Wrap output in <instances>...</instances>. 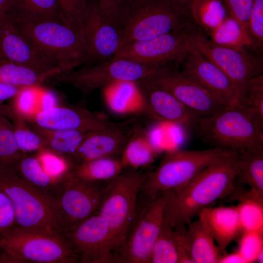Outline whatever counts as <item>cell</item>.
Wrapping results in <instances>:
<instances>
[{
    "mask_svg": "<svg viewBox=\"0 0 263 263\" xmlns=\"http://www.w3.org/2000/svg\"><path fill=\"white\" fill-rule=\"evenodd\" d=\"M236 152L212 162L181 188L169 192L164 224L172 228L186 227L204 208L226 199L236 186Z\"/></svg>",
    "mask_w": 263,
    "mask_h": 263,
    "instance_id": "obj_1",
    "label": "cell"
},
{
    "mask_svg": "<svg viewBox=\"0 0 263 263\" xmlns=\"http://www.w3.org/2000/svg\"><path fill=\"white\" fill-rule=\"evenodd\" d=\"M8 15L38 54L60 72L87 63L79 28L62 19H29Z\"/></svg>",
    "mask_w": 263,
    "mask_h": 263,
    "instance_id": "obj_2",
    "label": "cell"
},
{
    "mask_svg": "<svg viewBox=\"0 0 263 263\" xmlns=\"http://www.w3.org/2000/svg\"><path fill=\"white\" fill-rule=\"evenodd\" d=\"M118 2L116 22L121 34L120 46L170 32H187L195 28L192 22L195 19L192 14L178 11L161 0Z\"/></svg>",
    "mask_w": 263,
    "mask_h": 263,
    "instance_id": "obj_3",
    "label": "cell"
},
{
    "mask_svg": "<svg viewBox=\"0 0 263 263\" xmlns=\"http://www.w3.org/2000/svg\"><path fill=\"white\" fill-rule=\"evenodd\" d=\"M0 190L12 204L17 226L63 235L64 226L56 197L34 187L16 171L2 169H0Z\"/></svg>",
    "mask_w": 263,
    "mask_h": 263,
    "instance_id": "obj_4",
    "label": "cell"
},
{
    "mask_svg": "<svg viewBox=\"0 0 263 263\" xmlns=\"http://www.w3.org/2000/svg\"><path fill=\"white\" fill-rule=\"evenodd\" d=\"M201 140L212 147L236 152L263 148V127L240 107L226 105L199 119Z\"/></svg>",
    "mask_w": 263,
    "mask_h": 263,
    "instance_id": "obj_5",
    "label": "cell"
},
{
    "mask_svg": "<svg viewBox=\"0 0 263 263\" xmlns=\"http://www.w3.org/2000/svg\"><path fill=\"white\" fill-rule=\"evenodd\" d=\"M232 152L217 147L203 150H171L165 155L155 170L148 172L139 196L151 197L178 189L212 162Z\"/></svg>",
    "mask_w": 263,
    "mask_h": 263,
    "instance_id": "obj_6",
    "label": "cell"
},
{
    "mask_svg": "<svg viewBox=\"0 0 263 263\" xmlns=\"http://www.w3.org/2000/svg\"><path fill=\"white\" fill-rule=\"evenodd\" d=\"M0 263H75L78 259L63 235L16 225L0 237Z\"/></svg>",
    "mask_w": 263,
    "mask_h": 263,
    "instance_id": "obj_7",
    "label": "cell"
},
{
    "mask_svg": "<svg viewBox=\"0 0 263 263\" xmlns=\"http://www.w3.org/2000/svg\"><path fill=\"white\" fill-rule=\"evenodd\" d=\"M147 173L135 169H123L118 175L108 182L98 211L108 225L122 252Z\"/></svg>",
    "mask_w": 263,
    "mask_h": 263,
    "instance_id": "obj_8",
    "label": "cell"
},
{
    "mask_svg": "<svg viewBox=\"0 0 263 263\" xmlns=\"http://www.w3.org/2000/svg\"><path fill=\"white\" fill-rule=\"evenodd\" d=\"M162 68L124 58H113L95 65L59 72L49 79L58 84L71 85L85 96L95 90L117 82L140 81Z\"/></svg>",
    "mask_w": 263,
    "mask_h": 263,
    "instance_id": "obj_9",
    "label": "cell"
},
{
    "mask_svg": "<svg viewBox=\"0 0 263 263\" xmlns=\"http://www.w3.org/2000/svg\"><path fill=\"white\" fill-rule=\"evenodd\" d=\"M63 235L77 256L78 263H123L122 249L108 225L98 212L64 228Z\"/></svg>",
    "mask_w": 263,
    "mask_h": 263,
    "instance_id": "obj_10",
    "label": "cell"
},
{
    "mask_svg": "<svg viewBox=\"0 0 263 263\" xmlns=\"http://www.w3.org/2000/svg\"><path fill=\"white\" fill-rule=\"evenodd\" d=\"M169 192L151 197L139 196L137 211L126 238L123 263H150L152 248L163 224Z\"/></svg>",
    "mask_w": 263,
    "mask_h": 263,
    "instance_id": "obj_11",
    "label": "cell"
},
{
    "mask_svg": "<svg viewBox=\"0 0 263 263\" xmlns=\"http://www.w3.org/2000/svg\"><path fill=\"white\" fill-rule=\"evenodd\" d=\"M189 43L221 69L240 88L247 80L262 74L261 62L238 47L208 39L196 30L186 32Z\"/></svg>",
    "mask_w": 263,
    "mask_h": 263,
    "instance_id": "obj_12",
    "label": "cell"
},
{
    "mask_svg": "<svg viewBox=\"0 0 263 263\" xmlns=\"http://www.w3.org/2000/svg\"><path fill=\"white\" fill-rule=\"evenodd\" d=\"M139 81L167 91L200 117L211 115L227 105L180 71L168 65Z\"/></svg>",
    "mask_w": 263,
    "mask_h": 263,
    "instance_id": "obj_13",
    "label": "cell"
},
{
    "mask_svg": "<svg viewBox=\"0 0 263 263\" xmlns=\"http://www.w3.org/2000/svg\"><path fill=\"white\" fill-rule=\"evenodd\" d=\"M107 183L84 181L70 171L60 184L56 196L64 229L98 212Z\"/></svg>",
    "mask_w": 263,
    "mask_h": 263,
    "instance_id": "obj_14",
    "label": "cell"
},
{
    "mask_svg": "<svg viewBox=\"0 0 263 263\" xmlns=\"http://www.w3.org/2000/svg\"><path fill=\"white\" fill-rule=\"evenodd\" d=\"M87 63L112 59L121 45V34L116 21L96 0H89L81 26Z\"/></svg>",
    "mask_w": 263,
    "mask_h": 263,
    "instance_id": "obj_15",
    "label": "cell"
},
{
    "mask_svg": "<svg viewBox=\"0 0 263 263\" xmlns=\"http://www.w3.org/2000/svg\"><path fill=\"white\" fill-rule=\"evenodd\" d=\"M189 46L185 31L170 32L150 39L125 44L113 58L163 67L174 61L179 63Z\"/></svg>",
    "mask_w": 263,
    "mask_h": 263,
    "instance_id": "obj_16",
    "label": "cell"
},
{
    "mask_svg": "<svg viewBox=\"0 0 263 263\" xmlns=\"http://www.w3.org/2000/svg\"><path fill=\"white\" fill-rule=\"evenodd\" d=\"M184 75L205 88L227 105L237 106L239 89L218 66L189 43L180 60Z\"/></svg>",
    "mask_w": 263,
    "mask_h": 263,
    "instance_id": "obj_17",
    "label": "cell"
},
{
    "mask_svg": "<svg viewBox=\"0 0 263 263\" xmlns=\"http://www.w3.org/2000/svg\"><path fill=\"white\" fill-rule=\"evenodd\" d=\"M136 121V118H132L91 132L67 158L75 165L102 157L120 158L133 133Z\"/></svg>",
    "mask_w": 263,
    "mask_h": 263,
    "instance_id": "obj_18",
    "label": "cell"
},
{
    "mask_svg": "<svg viewBox=\"0 0 263 263\" xmlns=\"http://www.w3.org/2000/svg\"><path fill=\"white\" fill-rule=\"evenodd\" d=\"M28 122L52 130H74L86 132H96L115 122L104 115L77 106H60L40 111Z\"/></svg>",
    "mask_w": 263,
    "mask_h": 263,
    "instance_id": "obj_19",
    "label": "cell"
},
{
    "mask_svg": "<svg viewBox=\"0 0 263 263\" xmlns=\"http://www.w3.org/2000/svg\"><path fill=\"white\" fill-rule=\"evenodd\" d=\"M142 98L143 112L156 121L197 130L200 117L167 91L141 81L135 82Z\"/></svg>",
    "mask_w": 263,
    "mask_h": 263,
    "instance_id": "obj_20",
    "label": "cell"
},
{
    "mask_svg": "<svg viewBox=\"0 0 263 263\" xmlns=\"http://www.w3.org/2000/svg\"><path fill=\"white\" fill-rule=\"evenodd\" d=\"M0 59L32 67L54 75L60 72L36 52L5 12L0 15Z\"/></svg>",
    "mask_w": 263,
    "mask_h": 263,
    "instance_id": "obj_21",
    "label": "cell"
},
{
    "mask_svg": "<svg viewBox=\"0 0 263 263\" xmlns=\"http://www.w3.org/2000/svg\"><path fill=\"white\" fill-rule=\"evenodd\" d=\"M197 217L212 236L222 255L244 231L237 206H210L202 210Z\"/></svg>",
    "mask_w": 263,
    "mask_h": 263,
    "instance_id": "obj_22",
    "label": "cell"
},
{
    "mask_svg": "<svg viewBox=\"0 0 263 263\" xmlns=\"http://www.w3.org/2000/svg\"><path fill=\"white\" fill-rule=\"evenodd\" d=\"M180 228L184 245L194 263H218L222 256L212 236L198 218Z\"/></svg>",
    "mask_w": 263,
    "mask_h": 263,
    "instance_id": "obj_23",
    "label": "cell"
},
{
    "mask_svg": "<svg viewBox=\"0 0 263 263\" xmlns=\"http://www.w3.org/2000/svg\"><path fill=\"white\" fill-rule=\"evenodd\" d=\"M235 165L236 185L263 195V148L238 151Z\"/></svg>",
    "mask_w": 263,
    "mask_h": 263,
    "instance_id": "obj_24",
    "label": "cell"
},
{
    "mask_svg": "<svg viewBox=\"0 0 263 263\" xmlns=\"http://www.w3.org/2000/svg\"><path fill=\"white\" fill-rule=\"evenodd\" d=\"M103 89L104 99L112 112L119 114L143 112L142 98L135 82H119Z\"/></svg>",
    "mask_w": 263,
    "mask_h": 263,
    "instance_id": "obj_25",
    "label": "cell"
},
{
    "mask_svg": "<svg viewBox=\"0 0 263 263\" xmlns=\"http://www.w3.org/2000/svg\"><path fill=\"white\" fill-rule=\"evenodd\" d=\"M188 257L180 232L163 223L152 248L150 263H180Z\"/></svg>",
    "mask_w": 263,
    "mask_h": 263,
    "instance_id": "obj_26",
    "label": "cell"
},
{
    "mask_svg": "<svg viewBox=\"0 0 263 263\" xmlns=\"http://www.w3.org/2000/svg\"><path fill=\"white\" fill-rule=\"evenodd\" d=\"M157 154V151L147 133L135 126L120 159L123 169H138L152 164Z\"/></svg>",
    "mask_w": 263,
    "mask_h": 263,
    "instance_id": "obj_27",
    "label": "cell"
},
{
    "mask_svg": "<svg viewBox=\"0 0 263 263\" xmlns=\"http://www.w3.org/2000/svg\"><path fill=\"white\" fill-rule=\"evenodd\" d=\"M123 169L120 158L106 157L73 165L71 173L84 181L107 182L116 177Z\"/></svg>",
    "mask_w": 263,
    "mask_h": 263,
    "instance_id": "obj_28",
    "label": "cell"
},
{
    "mask_svg": "<svg viewBox=\"0 0 263 263\" xmlns=\"http://www.w3.org/2000/svg\"><path fill=\"white\" fill-rule=\"evenodd\" d=\"M33 130L42 139L45 149L68 157L91 132L78 131L52 130L30 124Z\"/></svg>",
    "mask_w": 263,
    "mask_h": 263,
    "instance_id": "obj_29",
    "label": "cell"
},
{
    "mask_svg": "<svg viewBox=\"0 0 263 263\" xmlns=\"http://www.w3.org/2000/svg\"><path fill=\"white\" fill-rule=\"evenodd\" d=\"M54 74L43 73L32 67L0 59V83L17 88L40 86Z\"/></svg>",
    "mask_w": 263,
    "mask_h": 263,
    "instance_id": "obj_30",
    "label": "cell"
},
{
    "mask_svg": "<svg viewBox=\"0 0 263 263\" xmlns=\"http://www.w3.org/2000/svg\"><path fill=\"white\" fill-rule=\"evenodd\" d=\"M5 12L29 19H56L66 21L58 0H12Z\"/></svg>",
    "mask_w": 263,
    "mask_h": 263,
    "instance_id": "obj_31",
    "label": "cell"
},
{
    "mask_svg": "<svg viewBox=\"0 0 263 263\" xmlns=\"http://www.w3.org/2000/svg\"><path fill=\"white\" fill-rule=\"evenodd\" d=\"M16 172L34 187L56 198L60 183L44 171L36 155L24 154L17 165Z\"/></svg>",
    "mask_w": 263,
    "mask_h": 263,
    "instance_id": "obj_32",
    "label": "cell"
},
{
    "mask_svg": "<svg viewBox=\"0 0 263 263\" xmlns=\"http://www.w3.org/2000/svg\"><path fill=\"white\" fill-rule=\"evenodd\" d=\"M238 107L263 127V75L245 82L239 89Z\"/></svg>",
    "mask_w": 263,
    "mask_h": 263,
    "instance_id": "obj_33",
    "label": "cell"
},
{
    "mask_svg": "<svg viewBox=\"0 0 263 263\" xmlns=\"http://www.w3.org/2000/svg\"><path fill=\"white\" fill-rule=\"evenodd\" d=\"M24 154L16 143L12 123L0 106V169L16 171Z\"/></svg>",
    "mask_w": 263,
    "mask_h": 263,
    "instance_id": "obj_34",
    "label": "cell"
},
{
    "mask_svg": "<svg viewBox=\"0 0 263 263\" xmlns=\"http://www.w3.org/2000/svg\"><path fill=\"white\" fill-rule=\"evenodd\" d=\"M2 109L11 120L15 140L22 152L36 151L43 149L45 146L40 135L30 127L29 123L17 113L10 106H1Z\"/></svg>",
    "mask_w": 263,
    "mask_h": 263,
    "instance_id": "obj_35",
    "label": "cell"
},
{
    "mask_svg": "<svg viewBox=\"0 0 263 263\" xmlns=\"http://www.w3.org/2000/svg\"><path fill=\"white\" fill-rule=\"evenodd\" d=\"M237 207L244 231L263 233V200L246 198Z\"/></svg>",
    "mask_w": 263,
    "mask_h": 263,
    "instance_id": "obj_36",
    "label": "cell"
},
{
    "mask_svg": "<svg viewBox=\"0 0 263 263\" xmlns=\"http://www.w3.org/2000/svg\"><path fill=\"white\" fill-rule=\"evenodd\" d=\"M36 156L44 171L58 183L63 181L73 167L67 157L46 149L38 151Z\"/></svg>",
    "mask_w": 263,
    "mask_h": 263,
    "instance_id": "obj_37",
    "label": "cell"
},
{
    "mask_svg": "<svg viewBox=\"0 0 263 263\" xmlns=\"http://www.w3.org/2000/svg\"><path fill=\"white\" fill-rule=\"evenodd\" d=\"M40 86L20 89L13 100L11 107L26 121L38 111Z\"/></svg>",
    "mask_w": 263,
    "mask_h": 263,
    "instance_id": "obj_38",
    "label": "cell"
},
{
    "mask_svg": "<svg viewBox=\"0 0 263 263\" xmlns=\"http://www.w3.org/2000/svg\"><path fill=\"white\" fill-rule=\"evenodd\" d=\"M246 35L260 51L263 48V0H254L249 17Z\"/></svg>",
    "mask_w": 263,
    "mask_h": 263,
    "instance_id": "obj_39",
    "label": "cell"
},
{
    "mask_svg": "<svg viewBox=\"0 0 263 263\" xmlns=\"http://www.w3.org/2000/svg\"><path fill=\"white\" fill-rule=\"evenodd\" d=\"M263 233L257 231H244L239 238L237 250L244 256L247 263L255 262L263 250Z\"/></svg>",
    "mask_w": 263,
    "mask_h": 263,
    "instance_id": "obj_40",
    "label": "cell"
},
{
    "mask_svg": "<svg viewBox=\"0 0 263 263\" xmlns=\"http://www.w3.org/2000/svg\"><path fill=\"white\" fill-rule=\"evenodd\" d=\"M229 14L241 31L246 34L254 0H222Z\"/></svg>",
    "mask_w": 263,
    "mask_h": 263,
    "instance_id": "obj_41",
    "label": "cell"
},
{
    "mask_svg": "<svg viewBox=\"0 0 263 263\" xmlns=\"http://www.w3.org/2000/svg\"><path fill=\"white\" fill-rule=\"evenodd\" d=\"M89 0H58L62 13L68 23L81 29Z\"/></svg>",
    "mask_w": 263,
    "mask_h": 263,
    "instance_id": "obj_42",
    "label": "cell"
},
{
    "mask_svg": "<svg viewBox=\"0 0 263 263\" xmlns=\"http://www.w3.org/2000/svg\"><path fill=\"white\" fill-rule=\"evenodd\" d=\"M16 225L12 204L8 196L0 190V237Z\"/></svg>",
    "mask_w": 263,
    "mask_h": 263,
    "instance_id": "obj_43",
    "label": "cell"
},
{
    "mask_svg": "<svg viewBox=\"0 0 263 263\" xmlns=\"http://www.w3.org/2000/svg\"><path fill=\"white\" fill-rule=\"evenodd\" d=\"M58 105L56 95L52 92L41 88L38 101V111Z\"/></svg>",
    "mask_w": 263,
    "mask_h": 263,
    "instance_id": "obj_44",
    "label": "cell"
},
{
    "mask_svg": "<svg viewBox=\"0 0 263 263\" xmlns=\"http://www.w3.org/2000/svg\"><path fill=\"white\" fill-rule=\"evenodd\" d=\"M176 10L185 13H192L200 0H161Z\"/></svg>",
    "mask_w": 263,
    "mask_h": 263,
    "instance_id": "obj_45",
    "label": "cell"
},
{
    "mask_svg": "<svg viewBox=\"0 0 263 263\" xmlns=\"http://www.w3.org/2000/svg\"><path fill=\"white\" fill-rule=\"evenodd\" d=\"M102 9L116 21L118 12V0H96Z\"/></svg>",
    "mask_w": 263,
    "mask_h": 263,
    "instance_id": "obj_46",
    "label": "cell"
},
{
    "mask_svg": "<svg viewBox=\"0 0 263 263\" xmlns=\"http://www.w3.org/2000/svg\"><path fill=\"white\" fill-rule=\"evenodd\" d=\"M20 89L0 83V103L13 98Z\"/></svg>",
    "mask_w": 263,
    "mask_h": 263,
    "instance_id": "obj_47",
    "label": "cell"
},
{
    "mask_svg": "<svg viewBox=\"0 0 263 263\" xmlns=\"http://www.w3.org/2000/svg\"><path fill=\"white\" fill-rule=\"evenodd\" d=\"M218 263H247L244 256L238 250L222 255Z\"/></svg>",
    "mask_w": 263,
    "mask_h": 263,
    "instance_id": "obj_48",
    "label": "cell"
},
{
    "mask_svg": "<svg viewBox=\"0 0 263 263\" xmlns=\"http://www.w3.org/2000/svg\"><path fill=\"white\" fill-rule=\"evenodd\" d=\"M12 0H0V15L7 10Z\"/></svg>",
    "mask_w": 263,
    "mask_h": 263,
    "instance_id": "obj_49",
    "label": "cell"
},
{
    "mask_svg": "<svg viewBox=\"0 0 263 263\" xmlns=\"http://www.w3.org/2000/svg\"><path fill=\"white\" fill-rule=\"evenodd\" d=\"M121 0H118V2Z\"/></svg>",
    "mask_w": 263,
    "mask_h": 263,
    "instance_id": "obj_50",
    "label": "cell"
}]
</instances>
